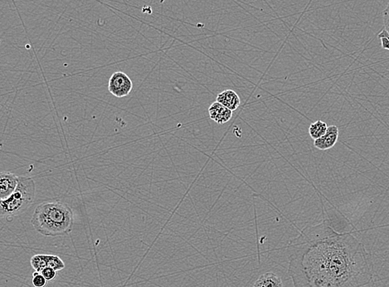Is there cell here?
I'll return each mask as SVG.
<instances>
[{
  "instance_id": "1",
  "label": "cell",
  "mask_w": 389,
  "mask_h": 287,
  "mask_svg": "<svg viewBox=\"0 0 389 287\" xmlns=\"http://www.w3.org/2000/svg\"><path fill=\"white\" fill-rule=\"evenodd\" d=\"M288 273L294 287H363L373 280L369 255L349 232L324 220L290 241Z\"/></svg>"
},
{
  "instance_id": "2",
  "label": "cell",
  "mask_w": 389,
  "mask_h": 287,
  "mask_svg": "<svg viewBox=\"0 0 389 287\" xmlns=\"http://www.w3.org/2000/svg\"><path fill=\"white\" fill-rule=\"evenodd\" d=\"M31 223L37 232L45 237L67 235L73 227V211L63 202H43L35 208Z\"/></svg>"
},
{
  "instance_id": "3",
  "label": "cell",
  "mask_w": 389,
  "mask_h": 287,
  "mask_svg": "<svg viewBox=\"0 0 389 287\" xmlns=\"http://www.w3.org/2000/svg\"><path fill=\"white\" fill-rule=\"evenodd\" d=\"M36 193L34 180L30 177L19 178L17 189L9 198L1 200L0 214L3 219H13L32 205Z\"/></svg>"
},
{
  "instance_id": "4",
  "label": "cell",
  "mask_w": 389,
  "mask_h": 287,
  "mask_svg": "<svg viewBox=\"0 0 389 287\" xmlns=\"http://www.w3.org/2000/svg\"><path fill=\"white\" fill-rule=\"evenodd\" d=\"M133 83L129 76L122 71H116L109 80L108 90L116 97L122 98L131 93Z\"/></svg>"
},
{
  "instance_id": "5",
  "label": "cell",
  "mask_w": 389,
  "mask_h": 287,
  "mask_svg": "<svg viewBox=\"0 0 389 287\" xmlns=\"http://www.w3.org/2000/svg\"><path fill=\"white\" fill-rule=\"evenodd\" d=\"M30 263L35 271L38 272L46 267H52L57 271H62L65 268L64 261L59 256L55 255H45V254L35 255L31 258Z\"/></svg>"
},
{
  "instance_id": "6",
  "label": "cell",
  "mask_w": 389,
  "mask_h": 287,
  "mask_svg": "<svg viewBox=\"0 0 389 287\" xmlns=\"http://www.w3.org/2000/svg\"><path fill=\"white\" fill-rule=\"evenodd\" d=\"M19 178L10 172H2L0 174V198L4 200L9 198L17 189Z\"/></svg>"
},
{
  "instance_id": "7",
  "label": "cell",
  "mask_w": 389,
  "mask_h": 287,
  "mask_svg": "<svg viewBox=\"0 0 389 287\" xmlns=\"http://www.w3.org/2000/svg\"><path fill=\"white\" fill-rule=\"evenodd\" d=\"M208 114L211 120L219 125L225 124L232 117V111L218 101L211 104L208 108Z\"/></svg>"
},
{
  "instance_id": "8",
  "label": "cell",
  "mask_w": 389,
  "mask_h": 287,
  "mask_svg": "<svg viewBox=\"0 0 389 287\" xmlns=\"http://www.w3.org/2000/svg\"><path fill=\"white\" fill-rule=\"evenodd\" d=\"M339 139V128L336 126L328 127L325 134L317 140H314V145L318 150H327L334 147Z\"/></svg>"
},
{
  "instance_id": "9",
  "label": "cell",
  "mask_w": 389,
  "mask_h": 287,
  "mask_svg": "<svg viewBox=\"0 0 389 287\" xmlns=\"http://www.w3.org/2000/svg\"><path fill=\"white\" fill-rule=\"evenodd\" d=\"M216 101L221 103L222 105L226 106L227 108L231 111H236L241 104L239 96L232 90H226L217 96Z\"/></svg>"
},
{
  "instance_id": "10",
  "label": "cell",
  "mask_w": 389,
  "mask_h": 287,
  "mask_svg": "<svg viewBox=\"0 0 389 287\" xmlns=\"http://www.w3.org/2000/svg\"><path fill=\"white\" fill-rule=\"evenodd\" d=\"M253 287H283V282L278 275L266 272L256 281Z\"/></svg>"
},
{
  "instance_id": "11",
  "label": "cell",
  "mask_w": 389,
  "mask_h": 287,
  "mask_svg": "<svg viewBox=\"0 0 389 287\" xmlns=\"http://www.w3.org/2000/svg\"><path fill=\"white\" fill-rule=\"evenodd\" d=\"M327 129H328V127H327L325 122H322V121H317V122H314L310 125V128H309V134H310V137L312 138L314 140H316L324 136L327 131Z\"/></svg>"
},
{
  "instance_id": "12",
  "label": "cell",
  "mask_w": 389,
  "mask_h": 287,
  "mask_svg": "<svg viewBox=\"0 0 389 287\" xmlns=\"http://www.w3.org/2000/svg\"><path fill=\"white\" fill-rule=\"evenodd\" d=\"M32 285L35 287H44L48 285V281L38 271L32 273Z\"/></svg>"
},
{
  "instance_id": "13",
  "label": "cell",
  "mask_w": 389,
  "mask_h": 287,
  "mask_svg": "<svg viewBox=\"0 0 389 287\" xmlns=\"http://www.w3.org/2000/svg\"><path fill=\"white\" fill-rule=\"evenodd\" d=\"M40 273L43 276V277L49 281H53L56 279L57 277V271L52 267H46V268L42 269V271H40Z\"/></svg>"
},
{
  "instance_id": "14",
  "label": "cell",
  "mask_w": 389,
  "mask_h": 287,
  "mask_svg": "<svg viewBox=\"0 0 389 287\" xmlns=\"http://www.w3.org/2000/svg\"><path fill=\"white\" fill-rule=\"evenodd\" d=\"M379 37L381 40L382 48L389 51V34L385 29H383L379 34Z\"/></svg>"
},
{
  "instance_id": "15",
  "label": "cell",
  "mask_w": 389,
  "mask_h": 287,
  "mask_svg": "<svg viewBox=\"0 0 389 287\" xmlns=\"http://www.w3.org/2000/svg\"><path fill=\"white\" fill-rule=\"evenodd\" d=\"M383 19H384V27L385 30L389 32V3L387 6V8L383 12Z\"/></svg>"
}]
</instances>
